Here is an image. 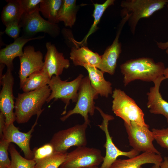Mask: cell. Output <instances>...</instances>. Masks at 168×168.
<instances>
[{"mask_svg":"<svg viewBox=\"0 0 168 168\" xmlns=\"http://www.w3.org/2000/svg\"><path fill=\"white\" fill-rule=\"evenodd\" d=\"M120 68L125 86L137 80L153 82L163 75L166 68L162 62L156 63L152 58L144 57L127 60L121 64Z\"/></svg>","mask_w":168,"mask_h":168,"instance_id":"6da1fadb","label":"cell"},{"mask_svg":"<svg viewBox=\"0 0 168 168\" xmlns=\"http://www.w3.org/2000/svg\"><path fill=\"white\" fill-rule=\"evenodd\" d=\"M96 108L100 112L103 118L102 123L98 125V126L104 131L106 136V142L104 145L106 149L105 155L100 167L110 168L118 157L120 156H124L130 158L138 155L139 152L133 149L129 151L125 152L121 151L117 148L113 142L108 127L109 121L113 120L114 117L105 113L98 106H96Z\"/></svg>","mask_w":168,"mask_h":168,"instance_id":"30bf717a","label":"cell"},{"mask_svg":"<svg viewBox=\"0 0 168 168\" xmlns=\"http://www.w3.org/2000/svg\"><path fill=\"white\" fill-rule=\"evenodd\" d=\"M88 125L84 122L82 124H77L55 133L49 142L54 152H66L72 147L86 146L87 143L86 131Z\"/></svg>","mask_w":168,"mask_h":168,"instance_id":"52a82bcc","label":"cell"},{"mask_svg":"<svg viewBox=\"0 0 168 168\" xmlns=\"http://www.w3.org/2000/svg\"><path fill=\"white\" fill-rule=\"evenodd\" d=\"M158 48L161 49H166L168 48V41L165 42H156Z\"/></svg>","mask_w":168,"mask_h":168,"instance_id":"e575fe53","label":"cell"},{"mask_svg":"<svg viewBox=\"0 0 168 168\" xmlns=\"http://www.w3.org/2000/svg\"><path fill=\"white\" fill-rule=\"evenodd\" d=\"M12 70L7 69L0 81L2 86L0 93V110L5 118V125L7 127L16 120L13 110L15 109V98L13 93L14 78Z\"/></svg>","mask_w":168,"mask_h":168,"instance_id":"7c38bea8","label":"cell"},{"mask_svg":"<svg viewBox=\"0 0 168 168\" xmlns=\"http://www.w3.org/2000/svg\"><path fill=\"white\" fill-rule=\"evenodd\" d=\"M7 4L3 7L1 14V19L7 26L14 23L19 24L23 12L19 0H6Z\"/></svg>","mask_w":168,"mask_h":168,"instance_id":"7402d4cb","label":"cell"},{"mask_svg":"<svg viewBox=\"0 0 168 168\" xmlns=\"http://www.w3.org/2000/svg\"><path fill=\"white\" fill-rule=\"evenodd\" d=\"M50 79L42 70L29 76L25 81L21 89L25 92L37 90L48 85Z\"/></svg>","mask_w":168,"mask_h":168,"instance_id":"cb8c5ba5","label":"cell"},{"mask_svg":"<svg viewBox=\"0 0 168 168\" xmlns=\"http://www.w3.org/2000/svg\"><path fill=\"white\" fill-rule=\"evenodd\" d=\"M63 0H42L40 4L39 12L48 21L53 24L59 22L57 15Z\"/></svg>","mask_w":168,"mask_h":168,"instance_id":"d4e9b609","label":"cell"},{"mask_svg":"<svg viewBox=\"0 0 168 168\" xmlns=\"http://www.w3.org/2000/svg\"><path fill=\"white\" fill-rule=\"evenodd\" d=\"M5 32L9 36L15 40L19 37L21 28L19 24L14 23L6 27Z\"/></svg>","mask_w":168,"mask_h":168,"instance_id":"d6a6232c","label":"cell"},{"mask_svg":"<svg viewBox=\"0 0 168 168\" xmlns=\"http://www.w3.org/2000/svg\"><path fill=\"white\" fill-rule=\"evenodd\" d=\"M98 95L91 86L88 76L84 77L79 88L77 99L74 107L60 119L64 122L73 114H80L83 117L84 122L89 125L90 121L88 114L94 115L96 109L94 100L98 98Z\"/></svg>","mask_w":168,"mask_h":168,"instance_id":"5b68a950","label":"cell"},{"mask_svg":"<svg viewBox=\"0 0 168 168\" xmlns=\"http://www.w3.org/2000/svg\"><path fill=\"white\" fill-rule=\"evenodd\" d=\"M43 55L39 50L35 51L31 45L25 46L23 55L19 57L20 67L18 72L21 89L26 78L31 74L40 71L44 65Z\"/></svg>","mask_w":168,"mask_h":168,"instance_id":"4fadbf2b","label":"cell"},{"mask_svg":"<svg viewBox=\"0 0 168 168\" xmlns=\"http://www.w3.org/2000/svg\"><path fill=\"white\" fill-rule=\"evenodd\" d=\"M163 75L166 79H168V67L165 68Z\"/></svg>","mask_w":168,"mask_h":168,"instance_id":"74e56055","label":"cell"},{"mask_svg":"<svg viewBox=\"0 0 168 168\" xmlns=\"http://www.w3.org/2000/svg\"><path fill=\"white\" fill-rule=\"evenodd\" d=\"M130 145L139 153L149 152L160 154L153 143L155 140L153 132L149 126L140 125L134 121L130 124H124Z\"/></svg>","mask_w":168,"mask_h":168,"instance_id":"9c48e42d","label":"cell"},{"mask_svg":"<svg viewBox=\"0 0 168 168\" xmlns=\"http://www.w3.org/2000/svg\"><path fill=\"white\" fill-rule=\"evenodd\" d=\"M44 37L43 36H40L30 38L23 35L14 40L13 42L0 49V63L5 64L7 69L12 71L14 68L13 60L15 58L23 55V48L24 45L30 40L42 39Z\"/></svg>","mask_w":168,"mask_h":168,"instance_id":"ac0fdd59","label":"cell"},{"mask_svg":"<svg viewBox=\"0 0 168 168\" xmlns=\"http://www.w3.org/2000/svg\"><path fill=\"white\" fill-rule=\"evenodd\" d=\"M45 45L47 51L42 70L51 78L53 76H59L64 68L69 67V61L65 58L63 53L58 52L55 46L51 42H47Z\"/></svg>","mask_w":168,"mask_h":168,"instance_id":"2e32d148","label":"cell"},{"mask_svg":"<svg viewBox=\"0 0 168 168\" xmlns=\"http://www.w3.org/2000/svg\"><path fill=\"white\" fill-rule=\"evenodd\" d=\"M33 152V159L36 162L51 155L55 152L53 146L49 142L38 148H36Z\"/></svg>","mask_w":168,"mask_h":168,"instance_id":"f546056e","label":"cell"},{"mask_svg":"<svg viewBox=\"0 0 168 168\" xmlns=\"http://www.w3.org/2000/svg\"><path fill=\"white\" fill-rule=\"evenodd\" d=\"M19 25L23 29L24 36L33 38L37 33L43 32L52 37L57 36L60 28L57 24H53L44 19L40 15L39 10L32 14H23Z\"/></svg>","mask_w":168,"mask_h":168,"instance_id":"8fae6325","label":"cell"},{"mask_svg":"<svg viewBox=\"0 0 168 168\" xmlns=\"http://www.w3.org/2000/svg\"><path fill=\"white\" fill-rule=\"evenodd\" d=\"M114 0H107L102 4L94 3V9L93 14L94 22L86 35L80 42H77L72 39V41L75 44L84 46L86 44L87 40L90 35L94 32L97 29V25L105 10L110 6L114 4Z\"/></svg>","mask_w":168,"mask_h":168,"instance_id":"484cf974","label":"cell"},{"mask_svg":"<svg viewBox=\"0 0 168 168\" xmlns=\"http://www.w3.org/2000/svg\"><path fill=\"white\" fill-rule=\"evenodd\" d=\"M5 65L3 63H0V81L2 78L3 75L2 74L3 70L5 67Z\"/></svg>","mask_w":168,"mask_h":168,"instance_id":"8d00e7d4","label":"cell"},{"mask_svg":"<svg viewBox=\"0 0 168 168\" xmlns=\"http://www.w3.org/2000/svg\"><path fill=\"white\" fill-rule=\"evenodd\" d=\"M165 79L163 75L153 82L154 86L150 88L149 91L147 94L148 100L147 105L150 113L163 115L168 123V102L162 98L159 91L161 83Z\"/></svg>","mask_w":168,"mask_h":168,"instance_id":"e0dca14e","label":"cell"},{"mask_svg":"<svg viewBox=\"0 0 168 168\" xmlns=\"http://www.w3.org/2000/svg\"><path fill=\"white\" fill-rule=\"evenodd\" d=\"M67 152H54L36 162L35 168H59L65 161Z\"/></svg>","mask_w":168,"mask_h":168,"instance_id":"83f0119b","label":"cell"},{"mask_svg":"<svg viewBox=\"0 0 168 168\" xmlns=\"http://www.w3.org/2000/svg\"><path fill=\"white\" fill-rule=\"evenodd\" d=\"M9 152L11 157V164L8 168H35L36 162L34 159H28L21 156L15 146L10 144Z\"/></svg>","mask_w":168,"mask_h":168,"instance_id":"4316f807","label":"cell"},{"mask_svg":"<svg viewBox=\"0 0 168 168\" xmlns=\"http://www.w3.org/2000/svg\"><path fill=\"white\" fill-rule=\"evenodd\" d=\"M104 156L99 149L85 146L77 147L68 153L65 161L59 168H83L98 166Z\"/></svg>","mask_w":168,"mask_h":168,"instance_id":"ba28073f","label":"cell"},{"mask_svg":"<svg viewBox=\"0 0 168 168\" xmlns=\"http://www.w3.org/2000/svg\"><path fill=\"white\" fill-rule=\"evenodd\" d=\"M83 77V75L80 74L73 80L68 82V80H62L59 76H52L48 85L51 93L46 102L48 103L53 99L54 101L61 100L65 104L61 115H65L70 101L76 102L77 100L79 88Z\"/></svg>","mask_w":168,"mask_h":168,"instance_id":"8992f818","label":"cell"},{"mask_svg":"<svg viewBox=\"0 0 168 168\" xmlns=\"http://www.w3.org/2000/svg\"><path fill=\"white\" fill-rule=\"evenodd\" d=\"M24 15L33 14L39 10L40 4L42 0H19Z\"/></svg>","mask_w":168,"mask_h":168,"instance_id":"1f68e13d","label":"cell"},{"mask_svg":"<svg viewBox=\"0 0 168 168\" xmlns=\"http://www.w3.org/2000/svg\"><path fill=\"white\" fill-rule=\"evenodd\" d=\"M163 161L160 154L146 152L128 159H117L110 168H142L147 164L160 165Z\"/></svg>","mask_w":168,"mask_h":168,"instance_id":"d6986e66","label":"cell"},{"mask_svg":"<svg viewBox=\"0 0 168 168\" xmlns=\"http://www.w3.org/2000/svg\"><path fill=\"white\" fill-rule=\"evenodd\" d=\"M112 94V110L124 124L129 125L134 121L141 125H148L145 122L142 110L132 98L119 89H115Z\"/></svg>","mask_w":168,"mask_h":168,"instance_id":"277c9868","label":"cell"},{"mask_svg":"<svg viewBox=\"0 0 168 168\" xmlns=\"http://www.w3.org/2000/svg\"><path fill=\"white\" fill-rule=\"evenodd\" d=\"M160 168H168V157L165 156L160 165Z\"/></svg>","mask_w":168,"mask_h":168,"instance_id":"d590c367","label":"cell"},{"mask_svg":"<svg viewBox=\"0 0 168 168\" xmlns=\"http://www.w3.org/2000/svg\"><path fill=\"white\" fill-rule=\"evenodd\" d=\"M166 54L168 55V48L166 50Z\"/></svg>","mask_w":168,"mask_h":168,"instance_id":"60d3db41","label":"cell"},{"mask_svg":"<svg viewBox=\"0 0 168 168\" xmlns=\"http://www.w3.org/2000/svg\"><path fill=\"white\" fill-rule=\"evenodd\" d=\"M51 93L48 85L36 90L19 93L16 98L15 114L18 124L28 122L33 115L41 114L42 107Z\"/></svg>","mask_w":168,"mask_h":168,"instance_id":"7a4b0ae2","label":"cell"},{"mask_svg":"<svg viewBox=\"0 0 168 168\" xmlns=\"http://www.w3.org/2000/svg\"><path fill=\"white\" fill-rule=\"evenodd\" d=\"M6 127L5 118L3 114L0 113V136L1 139L3 136V131Z\"/></svg>","mask_w":168,"mask_h":168,"instance_id":"836d02e7","label":"cell"},{"mask_svg":"<svg viewBox=\"0 0 168 168\" xmlns=\"http://www.w3.org/2000/svg\"><path fill=\"white\" fill-rule=\"evenodd\" d=\"M77 7L75 0H63L58 12L57 19L63 21L66 26L72 27L76 20Z\"/></svg>","mask_w":168,"mask_h":168,"instance_id":"603a6c76","label":"cell"},{"mask_svg":"<svg viewBox=\"0 0 168 168\" xmlns=\"http://www.w3.org/2000/svg\"><path fill=\"white\" fill-rule=\"evenodd\" d=\"M10 142L3 138L0 141V168H8L11 161L8 156V151Z\"/></svg>","mask_w":168,"mask_h":168,"instance_id":"f1b7e54d","label":"cell"},{"mask_svg":"<svg viewBox=\"0 0 168 168\" xmlns=\"http://www.w3.org/2000/svg\"></svg>","mask_w":168,"mask_h":168,"instance_id":"7bdbcfd3","label":"cell"},{"mask_svg":"<svg viewBox=\"0 0 168 168\" xmlns=\"http://www.w3.org/2000/svg\"><path fill=\"white\" fill-rule=\"evenodd\" d=\"M168 0H124L121 2L122 17L130 15L128 21L132 34L135 33L138 22L142 18H148L154 13L162 9Z\"/></svg>","mask_w":168,"mask_h":168,"instance_id":"3957f363","label":"cell"},{"mask_svg":"<svg viewBox=\"0 0 168 168\" xmlns=\"http://www.w3.org/2000/svg\"><path fill=\"white\" fill-rule=\"evenodd\" d=\"M70 55V59L76 66L88 65L97 68L101 60V56L84 45L80 48L72 47Z\"/></svg>","mask_w":168,"mask_h":168,"instance_id":"ffe728a7","label":"cell"},{"mask_svg":"<svg viewBox=\"0 0 168 168\" xmlns=\"http://www.w3.org/2000/svg\"><path fill=\"white\" fill-rule=\"evenodd\" d=\"M83 67L87 71L91 86L99 95L107 98L110 95L112 94V84L105 79L104 73L92 66L85 65Z\"/></svg>","mask_w":168,"mask_h":168,"instance_id":"44dd1931","label":"cell"},{"mask_svg":"<svg viewBox=\"0 0 168 168\" xmlns=\"http://www.w3.org/2000/svg\"><path fill=\"white\" fill-rule=\"evenodd\" d=\"M101 168L100 167H98V166H90V167H88L85 168Z\"/></svg>","mask_w":168,"mask_h":168,"instance_id":"ab89813d","label":"cell"},{"mask_svg":"<svg viewBox=\"0 0 168 168\" xmlns=\"http://www.w3.org/2000/svg\"><path fill=\"white\" fill-rule=\"evenodd\" d=\"M166 4H167V8L168 9V0L167 1V3Z\"/></svg>","mask_w":168,"mask_h":168,"instance_id":"b9f144b4","label":"cell"},{"mask_svg":"<svg viewBox=\"0 0 168 168\" xmlns=\"http://www.w3.org/2000/svg\"><path fill=\"white\" fill-rule=\"evenodd\" d=\"M40 115H37L35 122L31 128L26 133L20 131L19 128L16 127L13 123L5 127L3 131L2 138L10 143L13 142L17 145L23 151L25 157L28 159L32 160L34 158L33 152L31 150L30 147V141L31 134L37 124V120Z\"/></svg>","mask_w":168,"mask_h":168,"instance_id":"9a60e30c","label":"cell"},{"mask_svg":"<svg viewBox=\"0 0 168 168\" xmlns=\"http://www.w3.org/2000/svg\"><path fill=\"white\" fill-rule=\"evenodd\" d=\"M152 131L157 143L168 151V127L161 129L153 128Z\"/></svg>","mask_w":168,"mask_h":168,"instance_id":"4dcf8cb0","label":"cell"},{"mask_svg":"<svg viewBox=\"0 0 168 168\" xmlns=\"http://www.w3.org/2000/svg\"><path fill=\"white\" fill-rule=\"evenodd\" d=\"M151 168H160V165H154Z\"/></svg>","mask_w":168,"mask_h":168,"instance_id":"f35d334b","label":"cell"},{"mask_svg":"<svg viewBox=\"0 0 168 168\" xmlns=\"http://www.w3.org/2000/svg\"><path fill=\"white\" fill-rule=\"evenodd\" d=\"M129 17V15L123 17L118 26L114 40L101 55L100 63L97 68L104 73L106 72L113 75L115 73L117 60L122 51L121 44L119 41V36L124 26Z\"/></svg>","mask_w":168,"mask_h":168,"instance_id":"5bb4252c","label":"cell"}]
</instances>
